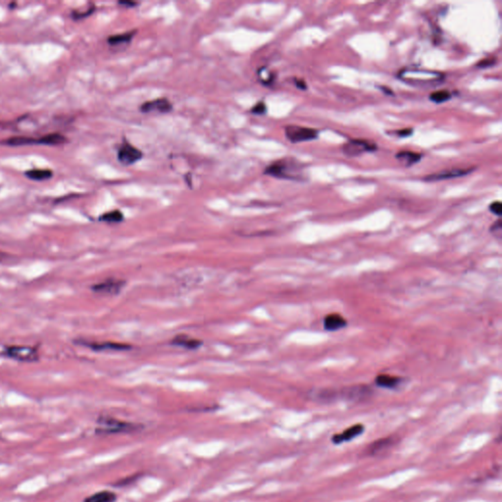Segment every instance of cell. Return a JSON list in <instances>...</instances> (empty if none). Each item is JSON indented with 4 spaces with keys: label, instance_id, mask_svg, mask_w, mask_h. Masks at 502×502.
<instances>
[{
    "label": "cell",
    "instance_id": "cell-7",
    "mask_svg": "<svg viewBox=\"0 0 502 502\" xmlns=\"http://www.w3.org/2000/svg\"><path fill=\"white\" fill-rule=\"evenodd\" d=\"M142 151L126 140L123 141V143L119 146L117 152V158L119 162L124 166H130L135 164L142 159Z\"/></svg>",
    "mask_w": 502,
    "mask_h": 502
},
{
    "label": "cell",
    "instance_id": "cell-13",
    "mask_svg": "<svg viewBox=\"0 0 502 502\" xmlns=\"http://www.w3.org/2000/svg\"><path fill=\"white\" fill-rule=\"evenodd\" d=\"M375 380H376V384L377 386L392 389V388L397 387L400 384L401 377L386 375V374H381V375H378L376 376Z\"/></svg>",
    "mask_w": 502,
    "mask_h": 502
},
{
    "label": "cell",
    "instance_id": "cell-4",
    "mask_svg": "<svg viewBox=\"0 0 502 502\" xmlns=\"http://www.w3.org/2000/svg\"><path fill=\"white\" fill-rule=\"evenodd\" d=\"M2 355L21 362H34L38 360L37 349L26 345H10L6 346Z\"/></svg>",
    "mask_w": 502,
    "mask_h": 502
},
{
    "label": "cell",
    "instance_id": "cell-6",
    "mask_svg": "<svg viewBox=\"0 0 502 502\" xmlns=\"http://www.w3.org/2000/svg\"><path fill=\"white\" fill-rule=\"evenodd\" d=\"M376 145L374 142L364 139H351L343 146V152L346 156L356 157L366 152L376 151Z\"/></svg>",
    "mask_w": 502,
    "mask_h": 502
},
{
    "label": "cell",
    "instance_id": "cell-15",
    "mask_svg": "<svg viewBox=\"0 0 502 502\" xmlns=\"http://www.w3.org/2000/svg\"><path fill=\"white\" fill-rule=\"evenodd\" d=\"M392 444H393L392 438H385L376 440L370 446H368V454H370L371 456L376 455L377 453L383 452L385 449L389 448Z\"/></svg>",
    "mask_w": 502,
    "mask_h": 502
},
{
    "label": "cell",
    "instance_id": "cell-2",
    "mask_svg": "<svg viewBox=\"0 0 502 502\" xmlns=\"http://www.w3.org/2000/svg\"><path fill=\"white\" fill-rule=\"evenodd\" d=\"M398 77L406 84L416 87H431L441 83L444 79L443 75L439 72L420 70L417 68H406L399 72Z\"/></svg>",
    "mask_w": 502,
    "mask_h": 502
},
{
    "label": "cell",
    "instance_id": "cell-20",
    "mask_svg": "<svg viewBox=\"0 0 502 502\" xmlns=\"http://www.w3.org/2000/svg\"><path fill=\"white\" fill-rule=\"evenodd\" d=\"M172 344L181 347H185L187 349H196L201 345V342L192 338H189L188 336H178L176 337L173 341Z\"/></svg>",
    "mask_w": 502,
    "mask_h": 502
},
{
    "label": "cell",
    "instance_id": "cell-8",
    "mask_svg": "<svg viewBox=\"0 0 502 502\" xmlns=\"http://www.w3.org/2000/svg\"><path fill=\"white\" fill-rule=\"evenodd\" d=\"M172 110H173V104L169 99L165 97L146 101L140 106V111L143 113H150V112L169 113Z\"/></svg>",
    "mask_w": 502,
    "mask_h": 502
},
{
    "label": "cell",
    "instance_id": "cell-23",
    "mask_svg": "<svg viewBox=\"0 0 502 502\" xmlns=\"http://www.w3.org/2000/svg\"><path fill=\"white\" fill-rule=\"evenodd\" d=\"M251 112L255 115H264L267 113V105L264 101H259L251 108Z\"/></svg>",
    "mask_w": 502,
    "mask_h": 502
},
{
    "label": "cell",
    "instance_id": "cell-25",
    "mask_svg": "<svg viewBox=\"0 0 502 502\" xmlns=\"http://www.w3.org/2000/svg\"><path fill=\"white\" fill-rule=\"evenodd\" d=\"M502 221L501 220H498L496 223H494V225L492 226L491 228V232L496 236L498 237L499 239L502 238Z\"/></svg>",
    "mask_w": 502,
    "mask_h": 502
},
{
    "label": "cell",
    "instance_id": "cell-11",
    "mask_svg": "<svg viewBox=\"0 0 502 502\" xmlns=\"http://www.w3.org/2000/svg\"><path fill=\"white\" fill-rule=\"evenodd\" d=\"M365 427L362 424H356L354 426L349 427L348 429L345 430L342 434H337L333 436L332 441L335 444H342L346 441H350L352 439H356L360 435L364 433Z\"/></svg>",
    "mask_w": 502,
    "mask_h": 502
},
{
    "label": "cell",
    "instance_id": "cell-12",
    "mask_svg": "<svg viewBox=\"0 0 502 502\" xmlns=\"http://www.w3.org/2000/svg\"><path fill=\"white\" fill-rule=\"evenodd\" d=\"M347 325V321L340 314H330L324 319V327L327 331L336 332L344 329Z\"/></svg>",
    "mask_w": 502,
    "mask_h": 502
},
{
    "label": "cell",
    "instance_id": "cell-29",
    "mask_svg": "<svg viewBox=\"0 0 502 502\" xmlns=\"http://www.w3.org/2000/svg\"><path fill=\"white\" fill-rule=\"evenodd\" d=\"M119 4H120V5H124V6H127V7H133V6L137 5V2H131V1H119Z\"/></svg>",
    "mask_w": 502,
    "mask_h": 502
},
{
    "label": "cell",
    "instance_id": "cell-9",
    "mask_svg": "<svg viewBox=\"0 0 502 502\" xmlns=\"http://www.w3.org/2000/svg\"><path fill=\"white\" fill-rule=\"evenodd\" d=\"M124 282L121 280H116V279H108L104 282H99L93 285V290L105 294V295H113L117 294L120 292V290L123 288Z\"/></svg>",
    "mask_w": 502,
    "mask_h": 502
},
{
    "label": "cell",
    "instance_id": "cell-30",
    "mask_svg": "<svg viewBox=\"0 0 502 502\" xmlns=\"http://www.w3.org/2000/svg\"><path fill=\"white\" fill-rule=\"evenodd\" d=\"M380 90H381L383 93L385 92V94H387V95H392V94H393V93H392L390 90H388V89H386V88H382V87H381V88H380Z\"/></svg>",
    "mask_w": 502,
    "mask_h": 502
},
{
    "label": "cell",
    "instance_id": "cell-10",
    "mask_svg": "<svg viewBox=\"0 0 502 502\" xmlns=\"http://www.w3.org/2000/svg\"><path fill=\"white\" fill-rule=\"evenodd\" d=\"M474 169L468 168V169H463V168H456V169H450V170H445L442 172H439L434 175H430L425 177L426 182H437V181H442V180H448V179H454V178H459L465 175L470 174Z\"/></svg>",
    "mask_w": 502,
    "mask_h": 502
},
{
    "label": "cell",
    "instance_id": "cell-17",
    "mask_svg": "<svg viewBox=\"0 0 502 502\" xmlns=\"http://www.w3.org/2000/svg\"><path fill=\"white\" fill-rule=\"evenodd\" d=\"M26 177L32 181L36 182H42V181H47L53 177V173L51 170L47 169H33L29 170L25 173Z\"/></svg>",
    "mask_w": 502,
    "mask_h": 502
},
{
    "label": "cell",
    "instance_id": "cell-26",
    "mask_svg": "<svg viewBox=\"0 0 502 502\" xmlns=\"http://www.w3.org/2000/svg\"><path fill=\"white\" fill-rule=\"evenodd\" d=\"M496 62H497L496 58H488V59H484V60L480 61V62L477 64V66L484 69V68H489V67L495 65Z\"/></svg>",
    "mask_w": 502,
    "mask_h": 502
},
{
    "label": "cell",
    "instance_id": "cell-24",
    "mask_svg": "<svg viewBox=\"0 0 502 502\" xmlns=\"http://www.w3.org/2000/svg\"><path fill=\"white\" fill-rule=\"evenodd\" d=\"M490 210L493 214L501 216L502 213V204L501 201H495L490 205Z\"/></svg>",
    "mask_w": 502,
    "mask_h": 502
},
{
    "label": "cell",
    "instance_id": "cell-18",
    "mask_svg": "<svg viewBox=\"0 0 502 502\" xmlns=\"http://www.w3.org/2000/svg\"><path fill=\"white\" fill-rule=\"evenodd\" d=\"M395 158L404 166L411 167L412 165L420 162V160L422 159V155L412 151H400L395 155Z\"/></svg>",
    "mask_w": 502,
    "mask_h": 502
},
{
    "label": "cell",
    "instance_id": "cell-16",
    "mask_svg": "<svg viewBox=\"0 0 502 502\" xmlns=\"http://www.w3.org/2000/svg\"><path fill=\"white\" fill-rule=\"evenodd\" d=\"M87 346L91 347L93 350L96 351H124L128 350L129 346L123 344H117V343H103V344H86Z\"/></svg>",
    "mask_w": 502,
    "mask_h": 502
},
{
    "label": "cell",
    "instance_id": "cell-22",
    "mask_svg": "<svg viewBox=\"0 0 502 502\" xmlns=\"http://www.w3.org/2000/svg\"><path fill=\"white\" fill-rule=\"evenodd\" d=\"M451 94L448 91H438L430 95V99L435 103H442L451 98Z\"/></svg>",
    "mask_w": 502,
    "mask_h": 502
},
{
    "label": "cell",
    "instance_id": "cell-3",
    "mask_svg": "<svg viewBox=\"0 0 502 502\" xmlns=\"http://www.w3.org/2000/svg\"><path fill=\"white\" fill-rule=\"evenodd\" d=\"M139 429L138 425L120 421L109 416H100L97 419L95 433L97 435H112V434H127L133 433Z\"/></svg>",
    "mask_w": 502,
    "mask_h": 502
},
{
    "label": "cell",
    "instance_id": "cell-21",
    "mask_svg": "<svg viewBox=\"0 0 502 502\" xmlns=\"http://www.w3.org/2000/svg\"><path fill=\"white\" fill-rule=\"evenodd\" d=\"M99 219L100 221H103L106 223H111V224L114 223L115 224V223L122 222L124 219V215L119 210H113V211H110V212H107V213L101 215V217Z\"/></svg>",
    "mask_w": 502,
    "mask_h": 502
},
{
    "label": "cell",
    "instance_id": "cell-1",
    "mask_svg": "<svg viewBox=\"0 0 502 502\" xmlns=\"http://www.w3.org/2000/svg\"><path fill=\"white\" fill-rule=\"evenodd\" d=\"M303 166L298 161L292 158H283L271 163L264 170V174L286 180H301Z\"/></svg>",
    "mask_w": 502,
    "mask_h": 502
},
{
    "label": "cell",
    "instance_id": "cell-28",
    "mask_svg": "<svg viewBox=\"0 0 502 502\" xmlns=\"http://www.w3.org/2000/svg\"><path fill=\"white\" fill-rule=\"evenodd\" d=\"M295 85L300 90H306L307 89V86H306L305 82L302 81V80H295Z\"/></svg>",
    "mask_w": 502,
    "mask_h": 502
},
{
    "label": "cell",
    "instance_id": "cell-5",
    "mask_svg": "<svg viewBox=\"0 0 502 502\" xmlns=\"http://www.w3.org/2000/svg\"><path fill=\"white\" fill-rule=\"evenodd\" d=\"M285 137L292 143L313 140L318 137L319 131L312 127L288 125L284 127Z\"/></svg>",
    "mask_w": 502,
    "mask_h": 502
},
{
    "label": "cell",
    "instance_id": "cell-27",
    "mask_svg": "<svg viewBox=\"0 0 502 502\" xmlns=\"http://www.w3.org/2000/svg\"><path fill=\"white\" fill-rule=\"evenodd\" d=\"M412 132H413L412 128H403V129H400V130L396 131V134L398 136H401V137H406V136L411 135Z\"/></svg>",
    "mask_w": 502,
    "mask_h": 502
},
{
    "label": "cell",
    "instance_id": "cell-14",
    "mask_svg": "<svg viewBox=\"0 0 502 502\" xmlns=\"http://www.w3.org/2000/svg\"><path fill=\"white\" fill-rule=\"evenodd\" d=\"M136 34V31H127L124 33H118L111 35L107 38V42L111 46H121L130 43L133 36Z\"/></svg>",
    "mask_w": 502,
    "mask_h": 502
},
{
    "label": "cell",
    "instance_id": "cell-19",
    "mask_svg": "<svg viewBox=\"0 0 502 502\" xmlns=\"http://www.w3.org/2000/svg\"><path fill=\"white\" fill-rule=\"evenodd\" d=\"M116 500V494L109 491H101L88 497L84 502H115Z\"/></svg>",
    "mask_w": 502,
    "mask_h": 502
}]
</instances>
